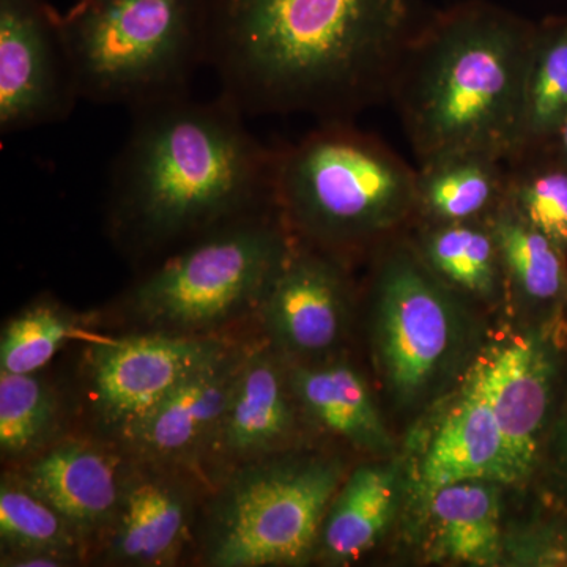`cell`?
I'll return each instance as SVG.
<instances>
[{
  "label": "cell",
  "instance_id": "25",
  "mask_svg": "<svg viewBox=\"0 0 567 567\" xmlns=\"http://www.w3.org/2000/svg\"><path fill=\"white\" fill-rule=\"evenodd\" d=\"M61 404L39 374L0 372V451L3 458L28 461L55 442Z\"/></svg>",
  "mask_w": 567,
  "mask_h": 567
},
{
  "label": "cell",
  "instance_id": "31",
  "mask_svg": "<svg viewBox=\"0 0 567 567\" xmlns=\"http://www.w3.org/2000/svg\"><path fill=\"white\" fill-rule=\"evenodd\" d=\"M559 454H561L563 466H565L567 475V421L559 431Z\"/></svg>",
  "mask_w": 567,
  "mask_h": 567
},
{
  "label": "cell",
  "instance_id": "13",
  "mask_svg": "<svg viewBox=\"0 0 567 567\" xmlns=\"http://www.w3.org/2000/svg\"><path fill=\"white\" fill-rule=\"evenodd\" d=\"M306 420L290 383V363L267 341L249 346L233 398L205 457L203 477L218 481L234 466L293 451Z\"/></svg>",
  "mask_w": 567,
  "mask_h": 567
},
{
  "label": "cell",
  "instance_id": "8",
  "mask_svg": "<svg viewBox=\"0 0 567 567\" xmlns=\"http://www.w3.org/2000/svg\"><path fill=\"white\" fill-rule=\"evenodd\" d=\"M371 279L372 349L395 404L424 405L462 365L472 323L462 295L427 267L412 240L377 254Z\"/></svg>",
  "mask_w": 567,
  "mask_h": 567
},
{
  "label": "cell",
  "instance_id": "3",
  "mask_svg": "<svg viewBox=\"0 0 567 567\" xmlns=\"http://www.w3.org/2000/svg\"><path fill=\"white\" fill-rule=\"evenodd\" d=\"M533 35L535 25L486 0L431 13L391 91L420 166L520 152Z\"/></svg>",
  "mask_w": 567,
  "mask_h": 567
},
{
  "label": "cell",
  "instance_id": "11",
  "mask_svg": "<svg viewBox=\"0 0 567 567\" xmlns=\"http://www.w3.org/2000/svg\"><path fill=\"white\" fill-rule=\"evenodd\" d=\"M257 316L265 341L289 363L331 360L344 342L352 316L346 264L295 241Z\"/></svg>",
  "mask_w": 567,
  "mask_h": 567
},
{
  "label": "cell",
  "instance_id": "6",
  "mask_svg": "<svg viewBox=\"0 0 567 567\" xmlns=\"http://www.w3.org/2000/svg\"><path fill=\"white\" fill-rule=\"evenodd\" d=\"M293 246L276 208L235 219L162 257L123 295V312L147 331L216 336L257 316Z\"/></svg>",
  "mask_w": 567,
  "mask_h": 567
},
{
  "label": "cell",
  "instance_id": "21",
  "mask_svg": "<svg viewBox=\"0 0 567 567\" xmlns=\"http://www.w3.org/2000/svg\"><path fill=\"white\" fill-rule=\"evenodd\" d=\"M498 486L495 481H461L439 488L425 502L443 557L472 566L505 561Z\"/></svg>",
  "mask_w": 567,
  "mask_h": 567
},
{
  "label": "cell",
  "instance_id": "23",
  "mask_svg": "<svg viewBox=\"0 0 567 567\" xmlns=\"http://www.w3.org/2000/svg\"><path fill=\"white\" fill-rule=\"evenodd\" d=\"M502 259L505 286L532 305L561 300L567 292L565 251L529 226L506 203L488 218Z\"/></svg>",
  "mask_w": 567,
  "mask_h": 567
},
{
  "label": "cell",
  "instance_id": "24",
  "mask_svg": "<svg viewBox=\"0 0 567 567\" xmlns=\"http://www.w3.org/2000/svg\"><path fill=\"white\" fill-rule=\"evenodd\" d=\"M566 115L567 22H559L535 28L525 89L520 152L539 148L554 140Z\"/></svg>",
  "mask_w": 567,
  "mask_h": 567
},
{
  "label": "cell",
  "instance_id": "18",
  "mask_svg": "<svg viewBox=\"0 0 567 567\" xmlns=\"http://www.w3.org/2000/svg\"><path fill=\"white\" fill-rule=\"evenodd\" d=\"M290 383L308 423L374 456H388L393 439L368 382L342 360L290 363Z\"/></svg>",
  "mask_w": 567,
  "mask_h": 567
},
{
  "label": "cell",
  "instance_id": "16",
  "mask_svg": "<svg viewBox=\"0 0 567 567\" xmlns=\"http://www.w3.org/2000/svg\"><path fill=\"white\" fill-rule=\"evenodd\" d=\"M509 454L514 483L535 470L554 393L555 368L544 342L518 336L476 361Z\"/></svg>",
  "mask_w": 567,
  "mask_h": 567
},
{
  "label": "cell",
  "instance_id": "22",
  "mask_svg": "<svg viewBox=\"0 0 567 567\" xmlns=\"http://www.w3.org/2000/svg\"><path fill=\"white\" fill-rule=\"evenodd\" d=\"M417 252L451 289L465 297L494 301L505 286L502 259L491 223H423Z\"/></svg>",
  "mask_w": 567,
  "mask_h": 567
},
{
  "label": "cell",
  "instance_id": "27",
  "mask_svg": "<svg viewBox=\"0 0 567 567\" xmlns=\"http://www.w3.org/2000/svg\"><path fill=\"white\" fill-rule=\"evenodd\" d=\"M505 203L567 251V163L536 164L525 153L506 163Z\"/></svg>",
  "mask_w": 567,
  "mask_h": 567
},
{
  "label": "cell",
  "instance_id": "29",
  "mask_svg": "<svg viewBox=\"0 0 567 567\" xmlns=\"http://www.w3.org/2000/svg\"><path fill=\"white\" fill-rule=\"evenodd\" d=\"M78 561L82 559L61 551H18L2 555V566L9 567H63L73 566Z\"/></svg>",
  "mask_w": 567,
  "mask_h": 567
},
{
  "label": "cell",
  "instance_id": "4",
  "mask_svg": "<svg viewBox=\"0 0 567 567\" xmlns=\"http://www.w3.org/2000/svg\"><path fill=\"white\" fill-rule=\"evenodd\" d=\"M417 169L350 121L275 151L274 203L298 244L346 256L382 248L417 218Z\"/></svg>",
  "mask_w": 567,
  "mask_h": 567
},
{
  "label": "cell",
  "instance_id": "28",
  "mask_svg": "<svg viewBox=\"0 0 567 567\" xmlns=\"http://www.w3.org/2000/svg\"><path fill=\"white\" fill-rule=\"evenodd\" d=\"M78 333L76 317L54 301H37L11 317L0 338V372L39 374Z\"/></svg>",
  "mask_w": 567,
  "mask_h": 567
},
{
  "label": "cell",
  "instance_id": "7",
  "mask_svg": "<svg viewBox=\"0 0 567 567\" xmlns=\"http://www.w3.org/2000/svg\"><path fill=\"white\" fill-rule=\"evenodd\" d=\"M346 476L341 458L295 450L234 466L205 506L200 561L303 565L316 557L324 514Z\"/></svg>",
  "mask_w": 567,
  "mask_h": 567
},
{
  "label": "cell",
  "instance_id": "19",
  "mask_svg": "<svg viewBox=\"0 0 567 567\" xmlns=\"http://www.w3.org/2000/svg\"><path fill=\"white\" fill-rule=\"evenodd\" d=\"M401 492L399 465L371 462L352 470L324 514L317 557L347 565L368 554L393 522Z\"/></svg>",
  "mask_w": 567,
  "mask_h": 567
},
{
  "label": "cell",
  "instance_id": "30",
  "mask_svg": "<svg viewBox=\"0 0 567 567\" xmlns=\"http://www.w3.org/2000/svg\"><path fill=\"white\" fill-rule=\"evenodd\" d=\"M558 144L559 152H561L563 159L567 163V115L561 125L558 126L557 133H555L554 140Z\"/></svg>",
  "mask_w": 567,
  "mask_h": 567
},
{
  "label": "cell",
  "instance_id": "12",
  "mask_svg": "<svg viewBox=\"0 0 567 567\" xmlns=\"http://www.w3.org/2000/svg\"><path fill=\"white\" fill-rule=\"evenodd\" d=\"M199 477L130 457L121 502L102 543L103 559L133 567L174 566L199 518Z\"/></svg>",
  "mask_w": 567,
  "mask_h": 567
},
{
  "label": "cell",
  "instance_id": "15",
  "mask_svg": "<svg viewBox=\"0 0 567 567\" xmlns=\"http://www.w3.org/2000/svg\"><path fill=\"white\" fill-rule=\"evenodd\" d=\"M130 456L115 443L55 440L22 462L17 476L54 507L89 548L103 543L121 502Z\"/></svg>",
  "mask_w": 567,
  "mask_h": 567
},
{
  "label": "cell",
  "instance_id": "5",
  "mask_svg": "<svg viewBox=\"0 0 567 567\" xmlns=\"http://www.w3.org/2000/svg\"><path fill=\"white\" fill-rule=\"evenodd\" d=\"M59 22L85 102L136 111L186 95L207 63L208 0H78Z\"/></svg>",
  "mask_w": 567,
  "mask_h": 567
},
{
  "label": "cell",
  "instance_id": "17",
  "mask_svg": "<svg viewBox=\"0 0 567 567\" xmlns=\"http://www.w3.org/2000/svg\"><path fill=\"white\" fill-rule=\"evenodd\" d=\"M470 480L514 484L505 436L477 364L429 443L417 486L427 502L439 488Z\"/></svg>",
  "mask_w": 567,
  "mask_h": 567
},
{
  "label": "cell",
  "instance_id": "1",
  "mask_svg": "<svg viewBox=\"0 0 567 567\" xmlns=\"http://www.w3.org/2000/svg\"><path fill=\"white\" fill-rule=\"evenodd\" d=\"M425 0H208L207 63L244 114L350 121L391 99Z\"/></svg>",
  "mask_w": 567,
  "mask_h": 567
},
{
  "label": "cell",
  "instance_id": "20",
  "mask_svg": "<svg viewBox=\"0 0 567 567\" xmlns=\"http://www.w3.org/2000/svg\"><path fill=\"white\" fill-rule=\"evenodd\" d=\"M502 159L461 153L417 167V218L429 224L487 221L506 199Z\"/></svg>",
  "mask_w": 567,
  "mask_h": 567
},
{
  "label": "cell",
  "instance_id": "9",
  "mask_svg": "<svg viewBox=\"0 0 567 567\" xmlns=\"http://www.w3.org/2000/svg\"><path fill=\"white\" fill-rule=\"evenodd\" d=\"M233 346L219 336L163 331L95 342L85 371L100 431L110 442H121L175 388Z\"/></svg>",
  "mask_w": 567,
  "mask_h": 567
},
{
  "label": "cell",
  "instance_id": "26",
  "mask_svg": "<svg viewBox=\"0 0 567 567\" xmlns=\"http://www.w3.org/2000/svg\"><path fill=\"white\" fill-rule=\"evenodd\" d=\"M2 555L18 551H61L84 558L87 547L65 518L25 486L17 473L0 483Z\"/></svg>",
  "mask_w": 567,
  "mask_h": 567
},
{
  "label": "cell",
  "instance_id": "2",
  "mask_svg": "<svg viewBox=\"0 0 567 567\" xmlns=\"http://www.w3.org/2000/svg\"><path fill=\"white\" fill-rule=\"evenodd\" d=\"M275 151L218 96L189 93L133 111L112 164L107 226L137 259L167 256L216 227L274 210Z\"/></svg>",
  "mask_w": 567,
  "mask_h": 567
},
{
  "label": "cell",
  "instance_id": "14",
  "mask_svg": "<svg viewBox=\"0 0 567 567\" xmlns=\"http://www.w3.org/2000/svg\"><path fill=\"white\" fill-rule=\"evenodd\" d=\"M248 347H230L186 379L115 445L130 457L177 466L203 480L205 457L233 398Z\"/></svg>",
  "mask_w": 567,
  "mask_h": 567
},
{
  "label": "cell",
  "instance_id": "10",
  "mask_svg": "<svg viewBox=\"0 0 567 567\" xmlns=\"http://www.w3.org/2000/svg\"><path fill=\"white\" fill-rule=\"evenodd\" d=\"M59 11L48 0H0V133L65 121L80 99Z\"/></svg>",
  "mask_w": 567,
  "mask_h": 567
}]
</instances>
